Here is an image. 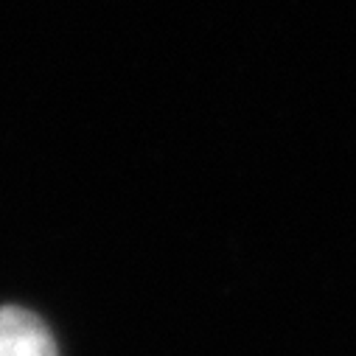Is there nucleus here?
I'll return each mask as SVG.
<instances>
[{"label":"nucleus","mask_w":356,"mask_h":356,"mask_svg":"<svg viewBox=\"0 0 356 356\" xmlns=\"http://www.w3.org/2000/svg\"><path fill=\"white\" fill-rule=\"evenodd\" d=\"M0 356H59L51 328L29 309H0Z\"/></svg>","instance_id":"nucleus-1"}]
</instances>
